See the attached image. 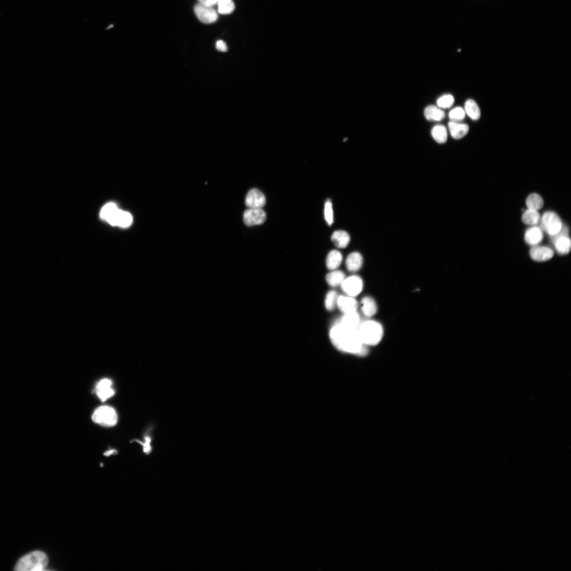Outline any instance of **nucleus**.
Returning a JSON list of instances; mask_svg holds the SVG:
<instances>
[{"label": "nucleus", "instance_id": "f257e3e1", "mask_svg": "<svg viewBox=\"0 0 571 571\" xmlns=\"http://www.w3.org/2000/svg\"><path fill=\"white\" fill-rule=\"evenodd\" d=\"M330 338L337 349L342 352L364 355L367 353L366 345L363 344L357 328H349L340 323L330 331Z\"/></svg>", "mask_w": 571, "mask_h": 571}, {"label": "nucleus", "instance_id": "f03ea898", "mask_svg": "<svg viewBox=\"0 0 571 571\" xmlns=\"http://www.w3.org/2000/svg\"><path fill=\"white\" fill-rule=\"evenodd\" d=\"M48 564L45 553L41 551L32 552L22 558L17 562L15 570L17 571H40Z\"/></svg>", "mask_w": 571, "mask_h": 571}, {"label": "nucleus", "instance_id": "7ed1b4c3", "mask_svg": "<svg viewBox=\"0 0 571 571\" xmlns=\"http://www.w3.org/2000/svg\"><path fill=\"white\" fill-rule=\"evenodd\" d=\"M361 340L365 345H374L379 343L383 336V328L378 322L373 320L365 321L357 327Z\"/></svg>", "mask_w": 571, "mask_h": 571}, {"label": "nucleus", "instance_id": "20e7f679", "mask_svg": "<svg viewBox=\"0 0 571 571\" xmlns=\"http://www.w3.org/2000/svg\"><path fill=\"white\" fill-rule=\"evenodd\" d=\"M92 418L94 422L105 427L114 426L118 422L117 412L113 407L108 406L97 408Z\"/></svg>", "mask_w": 571, "mask_h": 571}, {"label": "nucleus", "instance_id": "39448f33", "mask_svg": "<svg viewBox=\"0 0 571 571\" xmlns=\"http://www.w3.org/2000/svg\"><path fill=\"white\" fill-rule=\"evenodd\" d=\"M540 228L550 236L557 235L563 226L561 219L556 213L547 212L541 218Z\"/></svg>", "mask_w": 571, "mask_h": 571}, {"label": "nucleus", "instance_id": "423d86ee", "mask_svg": "<svg viewBox=\"0 0 571 571\" xmlns=\"http://www.w3.org/2000/svg\"><path fill=\"white\" fill-rule=\"evenodd\" d=\"M195 13L198 19L205 24L215 22L218 19V14L213 6L197 4L194 7Z\"/></svg>", "mask_w": 571, "mask_h": 571}, {"label": "nucleus", "instance_id": "0eeeda50", "mask_svg": "<svg viewBox=\"0 0 571 571\" xmlns=\"http://www.w3.org/2000/svg\"><path fill=\"white\" fill-rule=\"evenodd\" d=\"M342 290L348 296H356L361 292L363 288V282L358 276H353L344 279L341 284Z\"/></svg>", "mask_w": 571, "mask_h": 571}, {"label": "nucleus", "instance_id": "6e6552de", "mask_svg": "<svg viewBox=\"0 0 571 571\" xmlns=\"http://www.w3.org/2000/svg\"><path fill=\"white\" fill-rule=\"evenodd\" d=\"M266 218V214L262 209H249L244 214V221L248 227L262 225Z\"/></svg>", "mask_w": 571, "mask_h": 571}, {"label": "nucleus", "instance_id": "1a4fd4ad", "mask_svg": "<svg viewBox=\"0 0 571 571\" xmlns=\"http://www.w3.org/2000/svg\"><path fill=\"white\" fill-rule=\"evenodd\" d=\"M266 203L265 196L260 190L254 189L248 193L246 199V205L249 209H262L266 205Z\"/></svg>", "mask_w": 571, "mask_h": 571}, {"label": "nucleus", "instance_id": "9d476101", "mask_svg": "<svg viewBox=\"0 0 571 571\" xmlns=\"http://www.w3.org/2000/svg\"><path fill=\"white\" fill-rule=\"evenodd\" d=\"M530 254L532 260L539 262L549 261L554 256V252L550 248L538 245L532 248Z\"/></svg>", "mask_w": 571, "mask_h": 571}, {"label": "nucleus", "instance_id": "9b49d317", "mask_svg": "<svg viewBox=\"0 0 571 571\" xmlns=\"http://www.w3.org/2000/svg\"><path fill=\"white\" fill-rule=\"evenodd\" d=\"M95 389L97 396L103 402L115 394L112 381L109 379H103L98 382Z\"/></svg>", "mask_w": 571, "mask_h": 571}, {"label": "nucleus", "instance_id": "f8f14e48", "mask_svg": "<svg viewBox=\"0 0 571 571\" xmlns=\"http://www.w3.org/2000/svg\"><path fill=\"white\" fill-rule=\"evenodd\" d=\"M132 220V217L129 213L118 209L108 222L113 226L127 228L131 225Z\"/></svg>", "mask_w": 571, "mask_h": 571}, {"label": "nucleus", "instance_id": "ddd939ff", "mask_svg": "<svg viewBox=\"0 0 571 571\" xmlns=\"http://www.w3.org/2000/svg\"><path fill=\"white\" fill-rule=\"evenodd\" d=\"M543 239V232L540 227L534 226L526 230L525 240L528 245L535 246L541 243Z\"/></svg>", "mask_w": 571, "mask_h": 571}, {"label": "nucleus", "instance_id": "4468645a", "mask_svg": "<svg viewBox=\"0 0 571 571\" xmlns=\"http://www.w3.org/2000/svg\"><path fill=\"white\" fill-rule=\"evenodd\" d=\"M336 305L344 314L356 311L358 308V302L353 297L349 296H341L337 298Z\"/></svg>", "mask_w": 571, "mask_h": 571}, {"label": "nucleus", "instance_id": "2eb2a0df", "mask_svg": "<svg viewBox=\"0 0 571 571\" xmlns=\"http://www.w3.org/2000/svg\"><path fill=\"white\" fill-rule=\"evenodd\" d=\"M451 136L455 139H460L467 135L469 131L468 125L458 122L451 121L448 124Z\"/></svg>", "mask_w": 571, "mask_h": 571}, {"label": "nucleus", "instance_id": "dca6fc26", "mask_svg": "<svg viewBox=\"0 0 571 571\" xmlns=\"http://www.w3.org/2000/svg\"><path fill=\"white\" fill-rule=\"evenodd\" d=\"M363 264V258L359 253H353L348 256L346 266L348 271L355 272L361 269Z\"/></svg>", "mask_w": 571, "mask_h": 571}, {"label": "nucleus", "instance_id": "f3484780", "mask_svg": "<svg viewBox=\"0 0 571 571\" xmlns=\"http://www.w3.org/2000/svg\"><path fill=\"white\" fill-rule=\"evenodd\" d=\"M426 119L430 121H440L445 117V112L438 106L429 105L424 111Z\"/></svg>", "mask_w": 571, "mask_h": 571}, {"label": "nucleus", "instance_id": "a211bd4d", "mask_svg": "<svg viewBox=\"0 0 571 571\" xmlns=\"http://www.w3.org/2000/svg\"><path fill=\"white\" fill-rule=\"evenodd\" d=\"M331 240L334 244L339 248H344L349 245L350 242V237L346 232L342 230H338L333 234Z\"/></svg>", "mask_w": 571, "mask_h": 571}, {"label": "nucleus", "instance_id": "6ab92c4d", "mask_svg": "<svg viewBox=\"0 0 571 571\" xmlns=\"http://www.w3.org/2000/svg\"><path fill=\"white\" fill-rule=\"evenodd\" d=\"M362 313L367 317H371L376 313L377 306L375 301L371 297H365L361 301Z\"/></svg>", "mask_w": 571, "mask_h": 571}, {"label": "nucleus", "instance_id": "aec40b11", "mask_svg": "<svg viewBox=\"0 0 571 571\" xmlns=\"http://www.w3.org/2000/svg\"><path fill=\"white\" fill-rule=\"evenodd\" d=\"M339 323L347 328H356L360 324V317L356 311L346 313Z\"/></svg>", "mask_w": 571, "mask_h": 571}, {"label": "nucleus", "instance_id": "412c9836", "mask_svg": "<svg viewBox=\"0 0 571 571\" xmlns=\"http://www.w3.org/2000/svg\"><path fill=\"white\" fill-rule=\"evenodd\" d=\"M557 252L561 255L568 254L571 248V240L568 236L561 237L553 242Z\"/></svg>", "mask_w": 571, "mask_h": 571}, {"label": "nucleus", "instance_id": "4be33fe9", "mask_svg": "<svg viewBox=\"0 0 571 571\" xmlns=\"http://www.w3.org/2000/svg\"><path fill=\"white\" fill-rule=\"evenodd\" d=\"M541 218L538 211L528 209L524 212L522 220L526 225L536 226L539 224Z\"/></svg>", "mask_w": 571, "mask_h": 571}, {"label": "nucleus", "instance_id": "5701e85b", "mask_svg": "<svg viewBox=\"0 0 571 571\" xmlns=\"http://www.w3.org/2000/svg\"><path fill=\"white\" fill-rule=\"evenodd\" d=\"M342 254L337 251H332L330 252L326 258V266L329 270H335L338 268L342 261Z\"/></svg>", "mask_w": 571, "mask_h": 571}, {"label": "nucleus", "instance_id": "b1692460", "mask_svg": "<svg viewBox=\"0 0 571 571\" xmlns=\"http://www.w3.org/2000/svg\"><path fill=\"white\" fill-rule=\"evenodd\" d=\"M433 139L439 144H444L448 139L447 129L443 125H436L431 131Z\"/></svg>", "mask_w": 571, "mask_h": 571}, {"label": "nucleus", "instance_id": "393cba45", "mask_svg": "<svg viewBox=\"0 0 571 571\" xmlns=\"http://www.w3.org/2000/svg\"><path fill=\"white\" fill-rule=\"evenodd\" d=\"M465 112L473 120H478L481 116V111L478 105L473 100L470 99L465 103Z\"/></svg>", "mask_w": 571, "mask_h": 571}, {"label": "nucleus", "instance_id": "a878e982", "mask_svg": "<svg viewBox=\"0 0 571 571\" xmlns=\"http://www.w3.org/2000/svg\"><path fill=\"white\" fill-rule=\"evenodd\" d=\"M526 205L529 209L539 211L542 209L544 205V201L541 196L538 194H532L526 199Z\"/></svg>", "mask_w": 571, "mask_h": 571}, {"label": "nucleus", "instance_id": "bb28decb", "mask_svg": "<svg viewBox=\"0 0 571 571\" xmlns=\"http://www.w3.org/2000/svg\"><path fill=\"white\" fill-rule=\"evenodd\" d=\"M344 279V274L338 271L329 273L326 278L327 283L332 287H336L341 285Z\"/></svg>", "mask_w": 571, "mask_h": 571}, {"label": "nucleus", "instance_id": "cd10ccee", "mask_svg": "<svg viewBox=\"0 0 571 571\" xmlns=\"http://www.w3.org/2000/svg\"><path fill=\"white\" fill-rule=\"evenodd\" d=\"M218 4V13L221 14H230L235 9V5L233 0H219Z\"/></svg>", "mask_w": 571, "mask_h": 571}, {"label": "nucleus", "instance_id": "c85d7f7f", "mask_svg": "<svg viewBox=\"0 0 571 571\" xmlns=\"http://www.w3.org/2000/svg\"><path fill=\"white\" fill-rule=\"evenodd\" d=\"M454 98L451 94H445L441 96L437 101V105L440 108L448 109L453 105Z\"/></svg>", "mask_w": 571, "mask_h": 571}, {"label": "nucleus", "instance_id": "c756f323", "mask_svg": "<svg viewBox=\"0 0 571 571\" xmlns=\"http://www.w3.org/2000/svg\"><path fill=\"white\" fill-rule=\"evenodd\" d=\"M449 116L451 121L459 122L465 119L466 112L461 107H457L450 112Z\"/></svg>", "mask_w": 571, "mask_h": 571}, {"label": "nucleus", "instance_id": "7c9ffc66", "mask_svg": "<svg viewBox=\"0 0 571 571\" xmlns=\"http://www.w3.org/2000/svg\"><path fill=\"white\" fill-rule=\"evenodd\" d=\"M337 294L335 291H329L326 296L325 305L326 309L329 310H333L337 304Z\"/></svg>", "mask_w": 571, "mask_h": 571}, {"label": "nucleus", "instance_id": "2f4dec72", "mask_svg": "<svg viewBox=\"0 0 571 571\" xmlns=\"http://www.w3.org/2000/svg\"><path fill=\"white\" fill-rule=\"evenodd\" d=\"M118 209L117 205L114 203H110L107 204L102 208L100 213V217L103 220L106 221Z\"/></svg>", "mask_w": 571, "mask_h": 571}, {"label": "nucleus", "instance_id": "473e14b6", "mask_svg": "<svg viewBox=\"0 0 571 571\" xmlns=\"http://www.w3.org/2000/svg\"><path fill=\"white\" fill-rule=\"evenodd\" d=\"M324 216L327 224L329 226H331L333 223V211L332 203L331 201L328 200L325 203Z\"/></svg>", "mask_w": 571, "mask_h": 571}, {"label": "nucleus", "instance_id": "72a5a7b5", "mask_svg": "<svg viewBox=\"0 0 571 571\" xmlns=\"http://www.w3.org/2000/svg\"><path fill=\"white\" fill-rule=\"evenodd\" d=\"M145 442L144 443L138 441H137L143 446V450H144V453L147 454H149L151 453V451H152V447H151V441H152V439H151L150 436L148 435L145 437Z\"/></svg>", "mask_w": 571, "mask_h": 571}, {"label": "nucleus", "instance_id": "f704fd0d", "mask_svg": "<svg viewBox=\"0 0 571 571\" xmlns=\"http://www.w3.org/2000/svg\"><path fill=\"white\" fill-rule=\"evenodd\" d=\"M216 48L223 52H225L228 50V47L226 42L223 40H219L216 43Z\"/></svg>", "mask_w": 571, "mask_h": 571}, {"label": "nucleus", "instance_id": "c9c22d12", "mask_svg": "<svg viewBox=\"0 0 571 571\" xmlns=\"http://www.w3.org/2000/svg\"><path fill=\"white\" fill-rule=\"evenodd\" d=\"M199 3L209 6H213V5L218 4L219 0H198Z\"/></svg>", "mask_w": 571, "mask_h": 571}, {"label": "nucleus", "instance_id": "e433bc0d", "mask_svg": "<svg viewBox=\"0 0 571 571\" xmlns=\"http://www.w3.org/2000/svg\"><path fill=\"white\" fill-rule=\"evenodd\" d=\"M116 453H117V451H116L115 450H110L108 451H106V452H105L104 455L106 457H109V456H111V455L115 454Z\"/></svg>", "mask_w": 571, "mask_h": 571}, {"label": "nucleus", "instance_id": "4c0bfd02", "mask_svg": "<svg viewBox=\"0 0 571 571\" xmlns=\"http://www.w3.org/2000/svg\"></svg>", "mask_w": 571, "mask_h": 571}]
</instances>
